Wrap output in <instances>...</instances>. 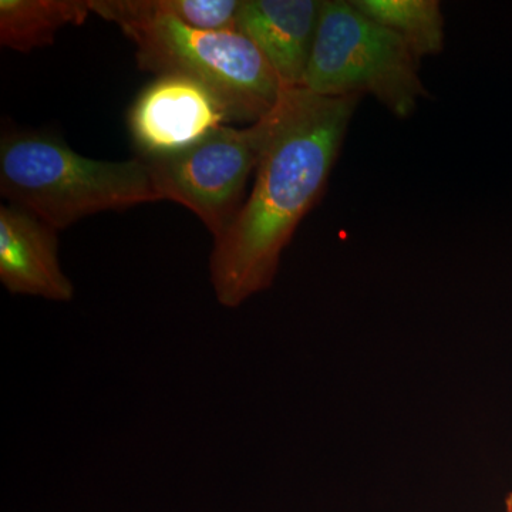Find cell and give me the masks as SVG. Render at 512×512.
<instances>
[{"mask_svg": "<svg viewBox=\"0 0 512 512\" xmlns=\"http://www.w3.org/2000/svg\"><path fill=\"white\" fill-rule=\"evenodd\" d=\"M360 12L402 37L417 56L444 49V18L437 0H352Z\"/></svg>", "mask_w": 512, "mask_h": 512, "instance_id": "obj_11", "label": "cell"}, {"mask_svg": "<svg viewBox=\"0 0 512 512\" xmlns=\"http://www.w3.org/2000/svg\"><path fill=\"white\" fill-rule=\"evenodd\" d=\"M419 62L402 37L367 18L352 0H322L302 87L326 97L372 94L404 119L427 96Z\"/></svg>", "mask_w": 512, "mask_h": 512, "instance_id": "obj_3", "label": "cell"}, {"mask_svg": "<svg viewBox=\"0 0 512 512\" xmlns=\"http://www.w3.org/2000/svg\"><path fill=\"white\" fill-rule=\"evenodd\" d=\"M92 15L89 0H0V43L20 53L52 45L64 26Z\"/></svg>", "mask_w": 512, "mask_h": 512, "instance_id": "obj_9", "label": "cell"}, {"mask_svg": "<svg viewBox=\"0 0 512 512\" xmlns=\"http://www.w3.org/2000/svg\"><path fill=\"white\" fill-rule=\"evenodd\" d=\"M0 282L13 295L55 302L74 296L60 265L57 229L10 204L0 207Z\"/></svg>", "mask_w": 512, "mask_h": 512, "instance_id": "obj_7", "label": "cell"}, {"mask_svg": "<svg viewBox=\"0 0 512 512\" xmlns=\"http://www.w3.org/2000/svg\"><path fill=\"white\" fill-rule=\"evenodd\" d=\"M227 123V111L217 97L181 74L158 76L140 93L128 116L141 158L183 151Z\"/></svg>", "mask_w": 512, "mask_h": 512, "instance_id": "obj_6", "label": "cell"}, {"mask_svg": "<svg viewBox=\"0 0 512 512\" xmlns=\"http://www.w3.org/2000/svg\"><path fill=\"white\" fill-rule=\"evenodd\" d=\"M359 100L305 87L282 92L254 187L214 241L211 284L222 306L238 308L274 284L282 252L325 191Z\"/></svg>", "mask_w": 512, "mask_h": 512, "instance_id": "obj_1", "label": "cell"}, {"mask_svg": "<svg viewBox=\"0 0 512 512\" xmlns=\"http://www.w3.org/2000/svg\"><path fill=\"white\" fill-rule=\"evenodd\" d=\"M90 9L101 19L116 23L171 19L200 30H237L241 0H89Z\"/></svg>", "mask_w": 512, "mask_h": 512, "instance_id": "obj_10", "label": "cell"}, {"mask_svg": "<svg viewBox=\"0 0 512 512\" xmlns=\"http://www.w3.org/2000/svg\"><path fill=\"white\" fill-rule=\"evenodd\" d=\"M319 0H241L237 32L264 55L284 89L302 87L311 59Z\"/></svg>", "mask_w": 512, "mask_h": 512, "instance_id": "obj_8", "label": "cell"}, {"mask_svg": "<svg viewBox=\"0 0 512 512\" xmlns=\"http://www.w3.org/2000/svg\"><path fill=\"white\" fill-rule=\"evenodd\" d=\"M271 113L245 128H215L170 156L143 158L160 200L188 208L214 241L220 238L244 205L249 178L271 133Z\"/></svg>", "mask_w": 512, "mask_h": 512, "instance_id": "obj_5", "label": "cell"}, {"mask_svg": "<svg viewBox=\"0 0 512 512\" xmlns=\"http://www.w3.org/2000/svg\"><path fill=\"white\" fill-rule=\"evenodd\" d=\"M0 192L57 231L100 212L161 201L143 158L94 160L53 134L29 130L0 140Z\"/></svg>", "mask_w": 512, "mask_h": 512, "instance_id": "obj_2", "label": "cell"}, {"mask_svg": "<svg viewBox=\"0 0 512 512\" xmlns=\"http://www.w3.org/2000/svg\"><path fill=\"white\" fill-rule=\"evenodd\" d=\"M505 512H512V493L505 498Z\"/></svg>", "mask_w": 512, "mask_h": 512, "instance_id": "obj_12", "label": "cell"}, {"mask_svg": "<svg viewBox=\"0 0 512 512\" xmlns=\"http://www.w3.org/2000/svg\"><path fill=\"white\" fill-rule=\"evenodd\" d=\"M120 29L136 43L141 69L201 83L220 101L229 123L264 119L285 90L258 47L237 30H200L171 19L127 23Z\"/></svg>", "mask_w": 512, "mask_h": 512, "instance_id": "obj_4", "label": "cell"}]
</instances>
